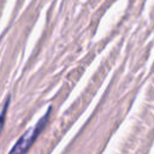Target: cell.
<instances>
[{
  "mask_svg": "<svg viewBox=\"0 0 154 154\" xmlns=\"http://www.w3.org/2000/svg\"><path fill=\"white\" fill-rule=\"evenodd\" d=\"M51 111H52V108L49 107L47 109V112L45 113V116L36 123V125L34 128L29 129L28 131H25L24 135H22V137L16 142V144L12 147V149L8 152V154H25L29 150V148L36 141L38 135L45 130V128L48 123L49 116H51Z\"/></svg>",
  "mask_w": 154,
  "mask_h": 154,
  "instance_id": "cell-1",
  "label": "cell"
},
{
  "mask_svg": "<svg viewBox=\"0 0 154 154\" xmlns=\"http://www.w3.org/2000/svg\"><path fill=\"white\" fill-rule=\"evenodd\" d=\"M10 101H11V96H8V97L6 99V102H5V105H4V107H2V111H1V113H0V134H1V131H2V129H4L5 118H6V112H7Z\"/></svg>",
  "mask_w": 154,
  "mask_h": 154,
  "instance_id": "cell-2",
  "label": "cell"
}]
</instances>
